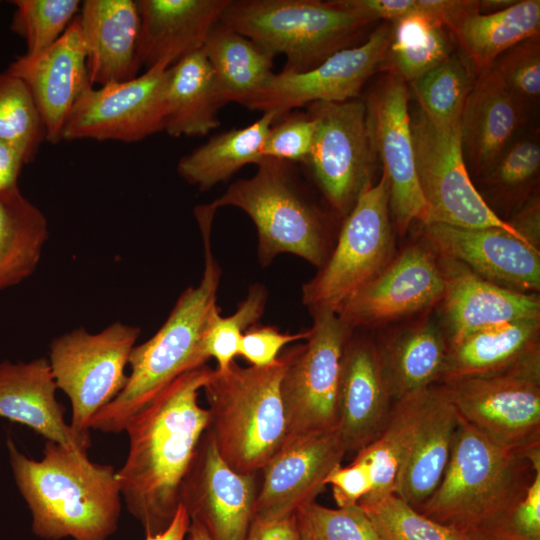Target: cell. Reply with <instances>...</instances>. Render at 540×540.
I'll list each match as a JSON object with an SVG mask.
<instances>
[{
	"label": "cell",
	"instance_id": "obj_1",
	"mask_svg": "<svg viewBox=\"0 0 540 540\" xmlns=\"http://www.w3.org/2000/svg\"><path fill=\"white\" fill-rule=\"evenodd\" d=\"M211 371L203 365L183 373L125 426L129 451L117 480L146 536L167 529L181 504L183 482L209 425V411L198 397Z\"/></svg>",
	"mask_w": 540,
	"mask_h": 540
},
{
	"label": "cell",
	"instance_id": "obj_2",
	"mask_svg": "<svg viewBox=\"0 0 540 540\" xmlns=\"http://www.w3.org/2000/svg\"><path fill=\"white\" fill-rule=\"evenodd\" d=\"M18 489L32 514V531L44 540H108L118 527L121 491L111 465L89 460L87 451L46 440L33 460L7 440Z\"/></svg>",
	"mask_w": 540,
	"mask_h": 540
},
{
	"label": "cell",
	"instance_id": "obj_3",
	"mask_svg": "<svg viewBox=\"0 0 540 540\" xmlns=\"http://www.w3.org/2000/svg\"><path fill=\"white\" fill-rule=\"evenodd\" d=\"M204 243V270L200 283L177 299L161 328L146 342L134 346L131 372L122 391L91 420L90 429L104 433L124 431L129 419L183 373L206 365L203 338L211 313L218 308L221 268L211 249L213 217L195 213Z\"/></svg>",
	"mask_w": 540,
	"mask_h": 540
},
{
	"label": "cell",
	"instance_id": "obj_4",
	"mask_svg": "<svg viewBox=\"0 0 540 540\" xmlns=\"http://www.w3.org/2000/svg\"><path fill=\"white\" fill-rule=\"evenodd\" d=\"M538 469L540 449H505L459 418L444 476L415 509L462 535L490 533L524 496Z\"/></svg>",
	"mask_w": 540,
	"mask_h": 540
},
{
	"label": "cell",
	"instance_id": "obj_5",
	"mask_svg": "<svg viewBox=\"0 0 540 540\" xmlns=\"http://www.w3.org/2000/svg\"><path fill=\"white\" fill-rule=\"evenodd\" d=\"M286 364L285 353L265 367L233 361L225 370H212L203 387L209 404L207 433L236 472L258 473L287 439L281 395Z\"/></svg>",
	"mask_w": 540,
	"mask_h": 540
},
{
	"label": "cell",
	"instance_id": "obj_6",
	"mask_svg": "<svg viewBox=\"0 0 540 540\" xmlns=\"http://www.w3.org/2000/svg\"><path fill=\"white\" fill-rule=\"evenodd\" d=\"M273 56L284 55L282 71L311 70L350 47L371 21L334 1L230 0L219 21Z\"/></svg>",
	"mask_w": 540,
	"mask_h": 540
},
{
	"label": "cell",
	"instance_id": "obj_7",
	"mask_svg": "<svg viewBox=\"0 0 540 540\" xmlns=\"http://www.w3.org/2000/svg\"><path fill=\"white\" fill-rule=\"evenodd\" d=\"M207 205L236 207L251 218L262 265L291 253L320 268L328 257L323 215L302 190L294 163L264 157L252 177L233 182Z\"/></svg>",
	"mask_w": 540,
	"mask_h": 540
},
{
	"label": "cell",
	"instance_id": "obj_8",
	"mask_svg": "<svg viewBox=\"0 0 540 540\" xmlns=\"http://www.w3.org/2000/svg\"><path fill=\"white\" fill-rule=\"evenodd\" d=\"M394 258L389 181L383 170L376 184L359 195L346 215L336 246L317 274L302 287L311 314L337 312Z\"/></svg>",
	"mask_w": 540,
	"mask_h": 540
},
{
	"label": "cell",
	"instance_id": "obj_9",
	"mask_svg": "<svg viewBox=\"0 0 540 540\" xmlns=\"http://www.w3.org/2000/svg\"><path fill=\"white\" fill-rule=\"evenodd\" d=\"M437 385L458 417L495 444L540 449V355L505 372Z\"/></svg>",
	"mask_w": 540,
	"mask_h": 540
},
{
	"label": "cell",
	"instance_id": "obj_10",
	"mask_svg": "<svg viewBox=\"0 0 540 540\" xmlns=\"http://www.w3.org/2000/svg\"><path fill=\"white\" fill-rule=\"evenodd\" d=\"M313 326L306 343L285 353L287 364L281 395L287 438L337 430L342 358L353 335L335 312L312 313Z\"/></svg>",
	"mask_w": 540,
	"mask_h": 540
},
{
	"label": "cell",
	"instance_id": "obj_11",
	"mask_svg": "<svg viewBox=\"0 0 540 540\" xmlns=\"http://www.w3.org/2000/svg\"><path fill=\"white\" fill-rule=\"evenodd\" d=\"M140 328L115 322L98 333L79 327L50 344L49 365L57 388L70 399V426L90 435L92 418L124 388L125 368Z\"/></svg>",
	"mask_w": 540,
	"mask_h": 540
},
{
	"label": "cell",
	"instance_id": "obj_12",
	"mask_svg": "<svg viewBox=\"0 0 540 540\" xmlns=\"http://www.w3.org/2000/svg\"><path fill=\"white\" fill-rule=\"evenodd\" d=\"M411 132L419 184L429 208L428 223L499 228L531 243L490 208L472 183L462 151L460 122L439 125L420 112L411 120Z\"/></svg>",
	"mask_w": 540,
	"mask_h": 540
},
{
	"label": "cell",
	"instance_id": "obj_13",
	"mask_svg": "<svg viewBox=\"0 0 540 540\" xmlns=\"http://www.w3.org/2000/svg\"><path fill=\"white\" fill-rule=\"evenodd\" d=\"M316 121L307 163L329 205L347 215L372 184L375 162L364 100L316 102L307 111Z\"/></svg>",
	"mask_w": 540,
	"mask_h": 540
},
{
	"label": "cell",
	"instance_id": "obj_14",
	"mask_svg": "<svg viewBox=\"0 0 540 540\" xmlns=\"http://www.w3.org/2000/svg\"><path fill=\"white\" fill-rule=\"evenodd\" d=\"M391 37L392 24L386 21L363 44L341 49L311 70L274 73L245 107L262 113L273 111L278 120L312 103L358 98L365 83L388 58Z\"/></svg>",
	"mask_w": 540,
	"mask_h": 540
},
{
	"label": "cell",
	"instance_id": "obj_15",
	"mask_svg": "<svg viewBox=\"0 0 540 540\" xmlns=\"http://www.w3.org/2000/svg\"><path fill=\"white\" fill-rule=\"evenodd\" d=\"M168 69L89 88L73 107L62 140L137 142L164 131Z\"/></svg>",
	"mask_w": 540,
	"mask_h": 540
},
{
	"label": "cell",
	"instance_id": "obj_16",
	"mask_svg": "<svg viewBox=\"0 0 540 540\" xmlns=\"http://www.w3.org/2000/svg\"><path fill=\"white\" fill-rule=\"evenodd\" d=\"M364 102L371 144L388 176L390 215L405 234L413 222L427 224L430 217L417 175L405 81L387 76Z\"/></svg>",
	"mask_w": 540,
	"mask_h": 540
},
{
	"label": "cell",
	"instance_id": "obj_17",
	"mask_svg": "<svg viewBox=\"0 0 540 540\" xmlns=\"http://www.w3.org/2000/svg\"><path fill=\"white\" fill-rule=\"evenodd\" d=\"M445 281L438 256L422 239L394 256L385 269L337 312L352 331L422 315L440 304Z\"/></svg>",
	"mask_w": 540,
	"mask_h": 540
},
{
	"label": "cell",
	"instance_id": "obj_18",
	"mask_svg": "<svg viewBox=\"0 0 540 540\" xmlns=\"http://www.w3.org/2000/svg\"><path fill=\"white\" fill-rule=\"evenodd\" d=\"M257 473L233 470L205 432L183 482L180 503L211 540H245L254 517Z\"/></svg>",
	"mask_w": 540,
	"mask_h": 540
},
{
	"label": "cell",
	"instance_id": "obj_19",
	"mask_svg": "<svg viewBox=\"0 0 540 540\" xmlns=\"http://www.w3.org/2000/svg\"><path fill=\"white\" fill-rule=\"evenodd\" d=\"M346 454L338 430L287 438L261 469L263 482L255 500L254 517L278 520L314 502L326 486V477Z\"/></svg>",
	"mask_w": 540,
	"mask_h": 540
},
{
	"label": "cell",
	"instance_id": "obj_20",
	"mask_svg": "<svg viewBox=\"0 0 540 540\" xmlns=\"http://www.w3.org/2000/svg\"><path fill=\"white\" fill-rule=\"evenodd\" d=\"M422 234L436 254L462 263L493 284L522 293L539 292L540 254L536 245L499 228L427 223Z\"/></svg>",
	"mask_w": 540,
	"mask_h": 540
},
{
	"label": "cell",
	"instance_id": "obj_21",
	"mask_svg": "<svg viewBox=\"0 0 540 540\" xmlns=\"http://www.w3.org/2000/svg\"><path fill=\"white\" fill-rule=\"evenodd\" d=\"M24 81L42 117L46 141L62 140L66 121L79 98L93 87L78 15L42 53L20 56L7 69Z\"/></svg>",
	"mask_w": 540,
	"mask_h": 540
},
{
	"label": "cell",
	"instance_id": "obj_22",
	"mask_svg": "<svg viewBox=\"0 0 540 540\" xmlns=\"http://www.w3.org/2000/svg\"><path fill=\"white\" fill-rule=\"evenodd\" d=\"M445 281L437 308L448 344L484 328L540 317L538 293H522L493 284L462 263L438 255Z\"/></svg>",
	"mask_w": 540,
	"mask_h": 540
},
{
	"label": "cell",
	"instance_id": "obj_23",
	"mask_svg": "<svg viewBox=\"0 0 540 540\" xmlns=\"http://www.w3.org/2000/svg\"><path fill=\"white\" fill-rule=\"evenodd\" d=\"M393 404L377 343L351 336L342 358L337 428L347 453L359 451L379 435Z\"/></svg>",
	"mask_w": 540,
	"mask_h": 540
},
{
	"label": "cell",
	"instance_id": "obj_24",
	"mask_svg": "<svg viewBox=\"0 0 540 540\" xmlns=\"http://www.w3.org/2000/svg\"><path fill=\"white\" fill-rule=\"evenodd\" d=\"M78 19L92 85L138 76L141 21L137 1L86 0Z\"/></svg>",
	"mask_w": 540,
	"mask_h": 540
},
{
	"label": "cell",
	"instance_id": "obj_25",
	"mask_svg": "<svg viewBox=\"0 0 540 540\" xmlns=\"http://www.w3.org/2000/svg\"><path fill=\"white\" fill-rule=\"evenodd\" d=\"M230 0H138L139 61L168 69L201 50Z\"/></svg>",
	"mask_w": 540,
	"mask_h": 540
},
{
	"label": "cell",
	"instance_id": "obj_26",
	"mask_svg": "<svg viewBox=\"0 0 540 540\" xmlns=\"http://www.w3.org/2000/svg\"><path fill=\"white\" fill-rule=\"evenodd\" d=\"M56 383L46 358L0 363V417L26 425L47 440L81 451L90 435L77 433L64 419Z\"/></svg>",
	"mask_w": 540,
	"mask_h": 540
},
{
	"label": "cell",
	"instance_id": "obj_27",
	"mask_svg": "<svg viewBox=\"0 0 540 540\" xmlns=\"http://www.w3.org/2000/svg\"><path fill=\"white\" fill-rule=\"evenodd\" d=\"M519 108L491 68L480 72L460 119L463 156L476 173L487 174L507 149L519 125Z\"/></svg>",
	"mask_w": 540,
	"mask_h": 540
},
{
	"label": "cell",
	"instance_id": "obj_28",
	"mask_svg": "<svg viewBox=\"0 0 540 540\" xmlns=\"http://www.w3.org/2000/svg\"><path fill=\"white\" fill-rule=\"evenodd\" d=\"M459 418L439 385L429 400L396 476L394 493L417 508L440 484L447 469Z\"/></svg>",
	"mask_w": 540,
	"mask_h": 540
},
{
	"label": "cell",
	"instance_id": "obj_29",
	"mask_svg": "<svg viewBox=\"0 0 540 540\" xmlns=\"http://www.w3.org/2000/svg\"><path fill=\"white\" fill-rule=\"evenodd\" d=\"M377 346L394 402L439 383L449 344L432 310L391 332Z\"/></svg>",
	"mask_w": 540,
	"mask_h": 540
},
{
	"label": "cell",
	"instance_id": "obj_30",
	"mask_svg": "<svg viewBox=\"0 0 540 540\" xmlns=\"http://www.w3.org/2000/svg\"><path fill=\"white\" fill-rule=\"evenodd\" d=\"M540 317L475 331L449 344L440 383L508 371L540 355Z\"/></svg>",
	"mask_w": 540,
	"mask_h": 540
},
{
	"label": "cell",
	"instance_id": "obj_31",
	"mask_svg": "<svg viewBox=\"0 0 540 540\" xmlns=\"http://www.w3.org/2000/svg\"><path fill=\"white\" fill-rule=\"evenodd\" d=\"M213 72L221 106H245L268 82L273 58L262 46L220 22L202 48Z\"/></svg>",
	"mask_w": 540,
	"mask_h": 540
},
{
	"label": "cell",
	"instance_id": "obj_32",
	"mask_svg": "<svg viewBox=\"0 0 540 540\" xmlns=\"http://www.w3.org/2000/svg\"><path fill=\"white\" fill-rule=\"evenodd\" d=\"M212 69L203 52H193L168 69L164 131L173 137L204 136L220 122Z\"/></svg>",
	"mask_w": 540,
	"mask_h": 540
},
{
	"label": "cell",
	"instance_id": "obj_33",
	"mask_svg": "<svg viewBox=\"0 0 540 540\" xmlns=\"http://www.w3.org/2000/svg\"><path fill=\"white\" fill-rule=\"evenodd\" d=\"M276 120L275 112H265L246 127L211 137L179 160L178 174L189 184L206 191L226 181L242 167L257 165L263 159L264 140Z\"/></svg>",
	"mask_w": 540,
	"mask_h": 540
},
{
	"label": "cell",
	"instance_id": "obj_34",
	"mask_svg": "<svg viewBox=\"0 0 540 540\" xmlns=\"http://www.w3.org/2000/svg\"><path fill=\"white\" fill-rule=\"evenodd\" d=\"M47 238L45 215L19 186L0 193V291L33 274Z\"/></svg>",
	"mask_w": 540,
	"mask_h": 540
},
{
	"label": "cell",
	"instance_id": "obj_35",
	"mask_svg": "<svg viewBox=\"0 0 540 540\" xmlns=\"http://www.w3.org/2000/svg\"><path fill=\"white\" fill-rule=\"evenodd\" d=\"M431 388L395 401L379 435L356 452L354 459L369 466L373 482L371 492L358 503L360 507L373 505L394 493L397 473L424 414Z\"/></svg>",
	"mask_w": 540,
	"mask_h": 540
},
{
	"label": "cell",
	"instance_id": "obj_36",
	"mask_svg": "<svg viewBox=\"0 0 540 540\" xmlns=\"http://www.w3.org/2000/svg\"><path fill=\"white\" fill-rule=\"evenodd\" d=\"M540 1L521 0L493 13H474L453 32L479 72L489 69L504 52L539 36Z\"/></svg>",
	"mask_w": 540,
	"mask_h": 540
},
{
	"label": "cell",
	"instance_id": "obj_37",
	"mask_svg": "<svg viewBox=\"0 0 540 540\" xmlns=\"http://www.w3.org/2000/svg\"><path fill=\"white\" fill-rule=\"evenodd\" d=\"M388 57L405 82L419 78L451 53L445 27L432 17L414 12L392 22Z\"/></svg>",
	"mask_w": 540,
	"mask_h": 540
},
{
	"label": "cell",
	"instance_id": "obj_38",
	"mask_svg": "<svg viewBox=\"0 0 540 540\" xmlns=\"http://www.w3.org/2000/svg\"><path fill=\"white\" fill-rule=\"evenodd\" d=\"M410 83L421 112L428 119L439 125H453L460 122L474 82L465 62L451 54Z\"/></svg>",
	"mask_w": 540,
	"mask_h": 540
},
{
	"label": "cell",
	"instance_id": "obj_39",
	"mask_svg": "<svg viewBox=\"0 0 540 540\" xmlns=\"http://www.w3.org/2000/svg\"><path fill=\"white\" fill-rule=\"evenodd\" d=\"M0 141L18 147L27 164L46 141L45 126L30 90L7 70L0 73Z\"/></svg>",
	"mask_w": 540,
	"mask_h": 540
},
{
	"label": "cell",
	"instance_id": "obj_40",
	"mask_svg": "<svg viewBox=\"0 0 540 540\" xmlns=\"http://www.w3.org/2000/svg\"><path fill=\"white\" fill-rule=\"evenodd\" d=\"M10 29L27 45L24 54L36 56L54 44L79 14L78 0H15Z\"/></svg>",
	"mask_w": 540,
	"mask_h": 540
},
{
	"label": "cell",
	"instance_id": "obj_41",
	"mask_svg": "<svg viewBox=\"0 0 540 540\" xmlns=\"http://www.w3.org/2000/svg\"><path fill=\"white\" fill-rule=\"evenodd\" d=\"M267 291L263 285H252L246 298L230 316L220 315L219 307L210 315L203 338L206 355L215 358L217 369L225 370L239 355V348L244 332L262 316Z\"/></svg>",
	"mask_w": 540,
	"mask_h": 540
},
{
	"label": "cell",
	"instance_id": "obj_42",
	"mask_svg": "<svg viewBox=\"0 0 540 540\" xmlns=\"http://www.w3.org/2000/svg\"><path fill=\"white\" fill-rule=\"evenodd\" d=\"M361 508L382 540H465V535L426 517L395 494Z\"/></svg>",
	"mask_w": 540,
	"mask_h": 540
},
{
	"label": "cell",
	"instance_id": "obj_43",
	"mask_svg": "<svg viewBox=\"0 0 540 540\" xmlns=\"http://www.w3.org/2000/svg\"><path fill=\"white\" fill-rule=\"evenodd\" d=\"M296 517L300 531L316 540H382L359 505L333 509L311 502Z\"/></svg>",
	"mask_w": 540,
	"mask_h": 540
},
{
	"label": "cell",
	"instance_id": "obj_44",
	"mask_svg": "<svg viewBox=\"0 0 540 540\" xmlns=\"http://www.w3.org/2000/svg\"><path fill=\"white\" fill-rule=\"evenodd\" d=\"M490 68L519 103L537 101L540 95L539 36L510 48Z\"/></svg>",
	"mask_w": 540,
	"mask_h": 540
},
{
	"label": "cell",
	"instance_id": "obj_45",
	"mask_svg": "<svg viewBox=\"0 0 540 540\" xmlns=\"http://www.w3.org/2000/svg\"><path fill=\"white\" fill-rule=\"evenodd\" d=\"M316 130L308 113L289 112L270 127L262 147V157L291 163H307Z\"/></svg>",
	"mask_w": 540,
	"mask_h": 540
},
{
	"label": "cell",
	"instance_id": "obj_46",
	"mask_svg": "<svg viewBox=\"0 0 540 540\" xmlns=\"http://www.w3.org/2000/svg\"><path fill=\"white\" fill-rule=\"evenodd\" d=\"M539 168V145L531 140L518 141L504 151L484 180L503 193H520L530 186Z\"/></svg>",
	"mask_w": 540,
	"mask_h": 540
},
{
	"label": "cell",
	"instance_id": "obj_47",
	"mask_svg": "<svg viewBox=\"0 0 540 540\" xmlns=\"http://www.w3.org/2000/svg\"><path fill=\"white\" fill-rule=\"evenodd\" d=\"M490 534L501 540H540V469L524 496Z\"/></svg>",
	"mask_w": 540,
	"mask_h": 540
},
{
	"label": "cell",
	"instance_id": "obj_48",
	"mask_svg": "<svg viewBox=\"0 0 540 540\" xmlns=\"http://www.w3.org/2000/svg\"><path fill=\"white\" fill-rule=\"evenodd\" d=\"M309 330L298 333H284L275 326H250L243 334L239 355L251 366L265 367L275 363L281 349L294 341L305 340Z\"/></svg>",
	"mask_w": 540,
	"mask_h": 540
},
{
	"label": "cell",
	"instance_id": "obj_49",
	"mask_svg": "<svg viewBox=\"0 0 540 540\" xmlns=\"http://www.w3.org/2000/svg\"><path fill=\"white\" fill-rule=\"evenodd\" d=\"M325 484L331 485L338 507L358 505L373 487L369 466L355 459L348 466H336L326 477Z\"/></svg>",
	"mask_w": 540,
	"mask_h": 540
},
{
	"label": "cell",
	"instance_id": "obj_50",
	"mask_svg": "<svg viewBox=\"0 0 540 540\" xmlns=\"http://www.w3.org/2000/svg\"><path fill=\"white\" fill-rule=\"evenodd\" d=\"M245 540H301L296 513L271 521L253 517Z\"/></svg>",
	"mask_w": 540,
	"mask_h": 540
},
{
	"label": "cell",
	"instance_id": "obj_51",
	"mask_svg": "<svg viewBox=\"0 0 540 540\" xmlns=\"http://www.w3.org/2000/svg\"><path fill=\"white\" fill-rule=\"evenodd\" d=\"M26 164V158L18 147L0 141V193L18 187V178Z\"/></svg>",
	"mask_w": 540,
	"mask_h": 540
},
{
	"label": "cell",
	"instance_id": "obj_52",
	"mask_svg": "<svg viewBox=\"0 0 540 540\" xmlns=\"http://www.w3.org/2000/svg\"><path fill=\"white\" fill-rule=\"evenodd\" d=\"M190 525V517L185 507L180 504L171 524L163 532L146 536L145 540H186Z\"/></svg>",
	"mask_w": 540,
	"mask_h": 540
},
{
	"label": "cell",
	"instance_id": "obj_53",
	"mask_svg": "<svg viewBox=\"0 0 540 540\" xmlns=\"http://www.w3.org/2000/svg\"><path fill=\"white\" fill-rule=\"evenodd\" d=\"M187 540H211L205 528L196 520L190 519Z\"/></svg>",
	"mask_w": 540,
	"mask_h": 540
},
{
	"label": "cell",
	"instance_id": "obj_54",
	"mask_svg": "<svg viewBox=\"0 0 540 540\" xmlns=\"http://www.w3.org/2000/svg\"><path fill=\"white\" fill-rule=\"evenodd\" d=\"M465 540H501L498 537L490 534V533H483V532H477L465 535Z\"/></svg>",
	"mask_w": 540,
	"mask_h": 540
},
{
	"label": "cell",
	"instance_id": "obj_55",
	"mask_svg": "<svg viewBox=\"0 0 540 540\" xmlns=\"http://www.w3.org/2000/svg\"><path fill=\"white\" fill-rule=\"evenodd\" d=\"M300 533H301V540H316L305 532L300 531Z\"/></svg>",
	"mask_w": 540,
	"mask_h": 540
},
{
	"label": "cell",
	"instance_id": "obj_56",
	"mask_svg": "<svg viewBox=\"0 0 540 540\" xmlns=\"http://www.w3.org/2000/svg\"><path fill=\"white\" fill-rule=\"evenodd\" d=\"M1 3V2H0Z\"/></svg>",
	"mask_w": 540,
	"mask_h": 540
}]
</instances>
